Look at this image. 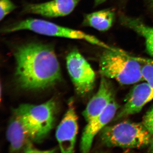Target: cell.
I'll list each match as a JSON object with an SVG mask.
<instances>
[{"label": "cell", "instance_id": "cell-1", "mask_svg": "<svg viewBox=\"0 0 153 153\" xmlns=\"http://www.w3.org/2000/svg\"><path fill=\"white\" fill-rule=\"evenodd\" d=\"M16 76L19 85L27 90L44 89L61 78L60 64L50 44L30 42L15 49Z\"/></svg>", "mask_w": 153, "mask_h": 153}, {"label": "cell", "instance_id": "cell-2", "mask_svg": "<svg viewBox=\"0 0 153 153\" xmlns=\"http://www.w3.org/2000/svg\"><path fill=\"white\" fill-rule=\"evenodd\" d=\"M142 67V63L137 57L115 48L105 49L100 58V72L102 76L114 79L123 85L144 80Z\"/></svg>", "mask_w": 153, "mask_h": 153}, {"label": "cell", "instance_id": "cell-3", "mask_svg": "<svg viewBox=\"0 0 153 153\" xmlns=\"http://www.w3.org/2000/svg\"><path fill=\"white\" fill-rule=\"evenodd\" d=\"M102 142L109 147L139 149L149 145L153 135L142 123L122 122L102 130Z\"/></svg>", "mask_w": 153, "mask_h": 153}, {"label": "cell", "instance_id": "cell-4", "mask_svg": "<svg viewBox=\"0 0 153 153\" xmlns=\"http://www.w3.org/2000/svg\"><path fill=\"white\" fill-rule=\"evenodd\" d=\"M56 104L52 100L38 105H21L15 111L20 115L32 140L38 142L47 136L55 120Z\"/></svg>", "mask_w": 153, "mask_h": 153}, {"label": "cell", "instance_id": "cell-5", "mask_svg": "<svg viewBox=\"0 0 153 153\" xmlns=\"http://www.w3.org/2000/svg\"><path fill=\"white\" fill-rule=\"evenodd\" d=\"M27 30L45 36L84 40L91 44L105 48L106 44L94 36L82 31L73 30L41 19H28L17 22L4 28L2 32L10 33Z\"/></svg>", "mask_w": 153, "mask_h": 153}, {"label": "cell", "instance_id": "cell-6", "mask_svg": "<svg viewBox=\"0 0 153 153\" xmlns=\"http://www.w3.org/2000/svg\"><path fill=\"white\" fill-rule=\"evenodd\" d=\"M66 60L68 73L77 93L87 94L94 86L96 75L93 69L76 49L69 52Z\"/></svg>", "mask_w": 153, "mask_h": 153}, {"label": "cell", "instance_id": "cell-7", "mask_svg": "<svg viewBox=\"0 0 153 153\" xmlns=\"http://www.w3.org/2000/svg\"><path fill=\"white\" fill-rule=\"evenodd\" d=\"M78 132L77 117L73 100L68 101V108L58 126L56 137L61 152H74Z\"/></svg>", "mask_w": 153, "mask_h": 153}, {"label": "cell", "instance_id": "cell-8", "mask_svg": "<svg viewBox=\"0 0 153 153\" xmlns=\"http://www.w3.org/2000/svg\"><path fill=\"white\" fill-rule=\"evenodd\" d=\"M118 108V105L114 100L102 112L88 122L80 142V150L82 152H89L94 137L112 120Z\"/></svg>", "mask_w": 153, "mask_h": 153}, {"label": "cell", "instance_id": "cell-9", "mask_svg": "<svg viewBox=\"0 0 153 153\" xmlns=\"http://www.w3.org/2000/svg\"><path fill=\"white\" fill-rule=\"evenodd\" d=\"M80 0H52L40 4H29L24 12L47 18L65 16L74 10Z\"/></svg>", "mask_w": 153, "mask_h": 153}, {"label": "cell", "instance_id": "cell-10", "mask_svg": "<svg viewBox=\"0 0 153 153\" xmlns=\"http://www.w3.org/2000/svg\"><path fill=\"white\" fill-rule=\"evenodd\" d=\"M114 100L112 85L106 77L102 76L97 92L88 102L82 115L86 121L100 114Z\"/></svg>", "mask_w": 153, "mask_h": 153}, {"label": "cell", "instance_id": "cell-11", "mask_svg": "<svg viewBox=\"0 0 153 153\" xmlns=\"http://www.w3.org/2000/svg\"><path fill=\"white\" fill-rule=\"evenodd\" d=\"M152 100L153 88L147 82L135 85L126 102L117 115V119L140 112L143 107Z\"/></svg>", "mask_w": 153, "mask_h": 153}, {"label": "cell", "instance_id": "cell-12", "mask_svg": "<svg viewBox=\"0 0 153 153\" xmlns=\"http://www.w3.org/2000/svg\"><path fill=\"white\" fill-rule=\"evenodd\" d=\"M7 137L12 152L24 149L32 140L22 117L16 111L11 119L7 131Z\"/></svg>", "mask_w": 153, "mask_h": 153}, {"label": "cell", "instance_id": "cell-13", "mask_svg": "<svg viewBox=\"0 0 153 153\" xmlns=\"http://www.w3.org/2000/svg\"><path fill=\"white\" fill-rule=\"evenodd\" d=\"M122 25L133 30L144 39L148 54L153 57V27L146 25L139 19L122 15L120 17Z\"/></svg>", "mask_w": 153, "mask_h": 153}, {"label": "cell", "instance_id": "cell-14", "mask_svg": "<svg viewBox=\"0 0 153 153\" xmlns=\"http://www.w3.org/2000/svg\"><path fill=\"white\" fill-rule=\"evenodd\" d=\"M115 19L114 11L105 9L85 15L82 25L91 27L101 32L109 30L112 27Z\"/></svg>", "mask_w": 153, "mask_h": 153}, {"label": "cell", "instance_id": "cell-15", "mask_svg": "<svg viewBox=\"0 0 153 153\" xmlns=\"http://www.w3.org/2000/svg\"><path fill=\"white\" fill-rule=\"evenodd\" d=\"M17 7L11 0H0V20L1 21L5 17Z\"/></svg>", "mask_w": 153, "mask_h": 153}, {"label": "cell", "instance_id": "cell-16", "mask_svg": "<svg viewBox=\"0 0 153 153\" xmlns=\"http://www.w3.org/2000/svg\"><path fill=\"white\" fill-rule=\"evenodd\" d=\"M142 71L144 80L153 88V65L143 63Z\"/></svg>", "mask_w": 153, "mask_h": 153}, {"label": "cell", "instance_id": "cell-17", "mask_svg": "<svg viewBox=\"0 0 153 153\" xmlns=\"http://www.w3.org/2000/svg\"><path fill=\"white\" fill-rule=\"evenodd\" d=\"M143 123L153 135V106L147 111L143 118Z\"/></svg>", "mask_w": 153, "mask_h": 153}, {"label": "cell", "instance_id": "cell-18", "mask_svg": "<svg viewBox=\"0 0 153 153\" xmlns=\"http://www.w3.org/2000/svg\"><path fill=\"white\" fill-rule=\"evenodd\" d=\"M25 152L27 153H40V152H53L54 150L49 151H41L36 149L33 146L31 142L29 143L24 149Z\"/></svg>", "mask_w": 153, "mask_h": 153}, {"label": "cell", "instance_id": "cell-19", "mask_svg": "<svg viewBox=\"0 0 153 153\" xmlns=\"http://www.w3.org/2000/svg\"><path fill=\"white\" fill-rule=\"evenodd\" d=\"M107 0H94L95 6H98L106 1Z\"/></svg>", "mask_w": 153, "mask_h": 153}, {"label": "cell", "instance_id": "cell-20", "mask_svg": "<svg viewBox=\"0 0 153 153\" xmlns=\"http://www.w3.org/2000/svg\"><path fill=\"white\" fill-rule=\"evenodd\" d=\"M149 151L150 152L153 153V137L152 138V140H151V141L149 145Z\"/></svg>", "mask_w": 153, "mask_h": 153}, {"label": "cell", "instance_id": "cell-21", "mask_svg": "<svg viewBox=\"0 0 153 153\" xmlns=\"http://www.w3.org/2000/svg\"><path fill=\"white\" fill-rule=\"evenodd\" d=\"M149 1L151 7L153 10V0H149Z\"/></svg>", "mask_w": 153, "mask_h": 153}]
</instances>
